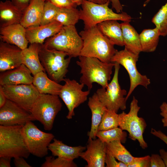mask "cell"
I'll return each mask as SVG.
<instances>
[{"instance_id":"6da1fadb","label":"cell","mask_w":167,"mask_h":167,"mask_svg":"<svg viewBox=\"0 0 167 167\" xmlns=\"http://www.w3.org/2000/svg\"><path fill=\"white\" fill-rule=\"evenodd\" d=\"M83 45L80 56L95 58L109 63L117 50L101 32L97 25L87 28L79 33Z\"/></svg>"},{"instance_id":"7a4b0ae2","label":"cell","mask_w":167,"mask_h":167,"mask_svg":"<svg viewBox=\"0 0 167 167\" xmlns=\"http://www.w3.org/2000/svg\"><path fill=\"white\" fill-rule=\"evenodd\" d=\"M76 64L80 68V83L86 85L90 91L96 83L106 88L111 78L115 63L103 62L95 58L79 56Z\"/></svg>"},{"instance_id":"3957f363","label":"cell","mask_w":167,"mask_h":167,"mask_svg":"<svg viewBox=\"0 0 167 167\" xmlns=\"http://www.w3.org/2000/svg\"><path fill=\"white\" fill-rule=\"evenodd\" d=\"M23 126H0V157L28 158L30 154L23 134Z\"/></svg>"},{"instance_id":"277c9868","label":"cell","mask_w":167,"mask_h":167,"mask_svg":"<svg viewBox=\"0 0 167 167\" xmlns=\"http://www.w3.org/2000/svg\"><path fill=\"white\" fill-rule=\"evenodd\" d=\"M110 0L104 4L96 3L85 0L81 5L80 19L83 21L84 28L96 26L100 23L109 20H121L130 22L132 18L126 13H116L109 7Z\"/></svg>"},{"instance_id":"5b68a950","label":"cell","mask_w":167,"mask_h":167,"mask_svg":"<svg viewBox=\"0 0 167 167\" xmlns=\"http://www.w3.org/2000/svg\"><path fill=\"white\" fill-rule=\"evenodd\" d=\"M39 56L41 63L49 77L59 83L64 81L72 57L65 53L45 47L40 44Z\"/></svg>"},{"instance_id":"8992f818","label":"cell","mask_w":167,"mask_h":167,"mask_svg":"<svg viewBox=\"0 0 167 167\" xmlns=\"http://www.w3.org/2000/svg\"><path fill=\"white\" fill-rule=\"evenodd\" d=\"M48 49L66 53L69 56H80L83 41L75 25L63 26L54 36L47 38L43 44Z\"/></svg>"},{"instance_id":"52a82bcc","label":"cell","mask_w":167,"mask_h":167,"mask_svg":"<svg viewBox=\"0 0 167 167\" xmlns=\"http://www.w3.org/2000/svg\"><path fill=\"white\" fill-rule=\"evenodd\" d=\"M59 97L57 95L40 94L31 109L30 113L42 124L45 130L52 129L55 119L61 109L62 105Z\"/></svg>"},{"instance_id":"ba28073f","label":"cell","mask_w":167,"mask_h":167,"mask_svg":"<svg viewBox=\"0 0 167 167\" xmlns=\"http://www.w3.org/2000/svg\"><path fill=\"white\" fill-rule=\"evenodd\" d=\"M140 109L138 100L133 96L128 113L123 111L118 114L119 126L123 131H128L129 138L133 141L137 140L141 148L145 149L148 145L143 139V134L147 124L143 118L138 116Z\"/></svg>"},{"instance_id":"9c48e42d","label":"cell","mask_w":167,"mask_h":167,"mask_svg":"<svg viewBox=\"0 0 167 167\" xmlns=\"http://www.w3.org/2000/svg\"><path fill=\"white\" fill-rule=\"evenodd\" d=\"M114 63V73L110 82L106 88H99L96 93L100 101L107 109L117 113L119 109L124 110L126 109L127 100L124 96L127 94L126 91L122 89L119 84L120 64Z\"/></svg>"},{"instance_id":"30bf717a","label":"cell","mask_w":167,"mask_h":167,"mask_svg":"<svg viewBox=\"0 0 167 167\" xmlns=\"http://www.w3.org/2000/svg\"><path fill=\"white\" fill-rule=\"evenodd\" d=\"M139 55L133 53L125 48L123 50L117 51L112 57L111 62H117L123 66L129 76L130 85L126 98L127 100L135 88L142 85L146 88L150 84V79L145 75L141 74L138 71L136 62Z\"/></svg>"},{"instance_id":"8fae6325","label":"cell","mask_w":167,"mask_h":167,"mask_svg":"<svg viewBox=\"0 0 167 167\" xmlns=\"http://www.w3.org/2000/svg\"><path fill=\"white\" fill-rule=\"evenodd\" d=\"M23 132L30 154L40 158L48 154V146L54 137L53 134L40 130L32 121L23 126Z\"/></svg>"},{"instance_id":"7c38bea8","label":"cell","mask_w":167,"mask_h":167,"mask_svg":"<svg viewBox=\"0 0 167 167\" xmlns=\"http://www.w3.org/2000/svg\"><path fill=\"white\" fill-rule=\"evenodd\" d=\"M58 96L66 106L68 113L66 118L71 119L75 115L74 109L87 99L90 91L82 90L84 85L74 79L65 78Z\"/></svg>"},{"instance_id":"4fadbf2b","label":"cell","mask_w":167,"mask_h":167,"mask_svg":"<svg viewBox=\"0 0 167 167\" xmlns=\"http://www.w3.org/2000/svg\"><path fill=\"white\" fill-rule=\"evenodd\" d=\"M7 99L30 113L40 93L32 84L2 86Z\"/></svg>"},{"instance_id":"5bb4252c","label":"cell","mask_w":167,"mask_h":167,"mask_svg":"<svg viewBox=\"0 0 167 167\" xmlns=\"http://www.w3.org/2000/svg\"><path fill=\"white\" fill-rule=\"evenodd\" d=\"M35 120V119L30 113L8 99L0 108V125L23 126L29 121Z\"/></svg>"},{"instance_id":"9a60e30c","label":"cell","mask_w":167,"mask_h":167,"mask_svg":"<svg viewBox=\"0 0 167 167\" xmlns=\"http://www.w3.org/2000/svg\"><path fill=\"white\" fill-rule=\"evenodd\" d=\"M107 150V143L99 139H88L86 150L80 157L87 163L86 167H104Z\"/></svg>"},{"instance_id":"2e32d148","label":"cell","mask_w":167,"mask_h":167,"mask_svg":"<svg viewBox=\"0 0 167 167\" xmlns=\"http://www.w3.org/2000/svg\"><path fill=\"white\" fill-rule=\"evenodd\" d=\"M63 26L60 23L54 20L45 25L30 27L26 28V38L30 44H42L47 38L58 33Z\"/></svg>"},{"instance_id":"e0dca14e","label":"cell","mask_w":167,"mask_h":167,"mask_svg":"<svg viewBox=\"0 0 167 167\" xmlns=\"http://www.w3.org/2000/svg\"><path fill=\"white\" fill-rule=\"evenodd\" d=\"M22 50L16 45L0 40V71L13 69L21 65Z\"/></svg>"},{"instance_id":"ac0fdd59","label":"cell","mask_w":167,"mask_h":167,"mask_svg":"<svg viewBox=\"0 0 167 167\" xmlns=\"http://www.w3.org/2000/svg\"><path fill=\"white\" fill-rule=\"evenodd\" d=\"M26 28L20 24L1 27L0 39L23 50L28 47V41L26 37Z\"/></svg>"},{"instance_id":"d6986e66","label":"cell","mask_w":167,"mask_h":167,"mask_svg":"<svg viewBox=\"0 0 167 167\" xmlns=\"http://www.w3.org/2000/svg\"><path fill=\"white\" fill-rule=\"evenodd\" d=\"M2 72L0 75V85L2 86L32 83L33 76L30 70L23 64L17 67Z\"/></svg>"},{"instance_id":"ffe728a7","label":"cell","mask_w":167,"mask_h":167,"mask_svg":"<svg viewBox=\"0 0 167 167\" xmlns=\"http://www.w3.org/2000/svg\"><path fill=\"white\" fill-rule=\"evenodd\" d=\"M45 0H31L23 11L20 24L25 28L40 25Z\"/></svg>"},{"instance_id":"44dd1931","label":"cell","mask_w":167,"mask_h":167,"mask_svg":"<svg viewBox=\"0 0 167 167\" xmlns=\"http://www.w3.org/2000/svg\"><path fill=\"white\" fill-rule=\"evenodd\" d=\"M23 12L11 1L0 2V27L20 24Z\"/></svg>"},{"instance_id":"7402d4cb","label":"cell","mask_w":167,"mask_h":167,"mask_svg":"<svg viewBox=\"0 0 167 167\" xmlns=\"http://www.w3.org/2000/svg\"><path fill=\"white\" fill-rule=\"evenodd\" d=\"M88 105L92 113L91 127L88 135L89 138L95 139L102 116L107 109L100 101L96 92L89 97Z\"/></svg>"},{"instance_id":"603a6c76","label":"cell","mask_w":167,"mask_h":167,"mask_svg":"<svg viewBox=\"0 0 167 167\" xmlns=\"http://www.w3.org/2000/svg\"><path fill=\"white\" fill-rule=\"evenodd\" d=\"M53 140V142L49 144L48 149L54 156L74 160L80 157L81 153L86 149V147L82 146L72 147L67 145L54 138Z\"/></svg>"},{"instance_id":"cb8c5ba5","label":"cell","mask_w":167,"mask_h":167,"mask_svg":"<svg viewBox=\"0 0 167 167\" xmlns=\"http://www.w3.org/2000/svg\"><path fill=\"white\" fill-rule=\"evenodd\" d=\"M39 44H30L28 47L22 50V63L31 71L33 76L37 73L45 70L42 65L39 56Z\"/></svg>"},{"instance_id":"d4e9b609","label":"cell","mask_w":167,"mask_h":167,"mask_svg":"<svg viewBox=\"0 0 167 167\" xmlns=\"http://www.w3.org/2000/svg\"><path fill=\"white\" fill-rule=\"evenodd\" d=\"M97 26L102 33L114 45L124 46L121 24L117 20L105 21Z\"/></svg>"},{"instance_id":"484cf974","label":"cell","mask_w":167,"mask_h":167,"mask_svg":"<svg viewBox=\"0 0 167 167\" xmlns=\"http://www.w3.org/2000/svg\"><path fill=\"white\" fill-rule=\"evenodd\" d=\"M32 84L40 94L59 95L62 85L50 79L44 71L33 76Z\"/></svg>"},{"instance_id":"4316f807","label":"cell","mask_w":167,"mask_h":167,"mask_svg":"<svg viewBox=\"0 0 167 167\" xmlns=\"http://www.w3.org/2000/svg\"><path fill=\"white\" fill-rule=\"evenodd\" d=\"M129 23H121L124 46L129 51L139 55L142 52L139 34Z\"/></svg>"},{"instance_id":"83f0119b","label":"cell","mask_w":167,"mask_h":167,"mask_svg":"<svg viewBox=\"0 0 167 167\" xmlns=\"http://www.w3.org/2000/svg\"><path fill=\"white\" fill-rule=\"evenodd\" d=\"M161 35L156 27L144 29L139 34L142 52L154 51L157 46Z\"/></svg>"},{"instance_id":"f1b7e54d","label":"cell","mask_w":167,"mask_h":167,"mask_svg":"<svg viewBox=\"0 0 167 167\" xmlns=\"http://www.w3.org/2000/svg\"><path fill=\"white\" fill-rule=\"evenodd\" d=\"M122 143L120 140H116L107 143V150L118 161L127 165L133 161L135 157Z\"/></svg>"},{"instance_id":"f546056e","label":"cell","mask_w":167,"mask_h":167,"mask_svg":"<svg viewBox=\"0 0 167 167\" xmlns=\"http://www.w3.org/2000/svg\"><path fill=\"white\" fill-rule=\"evenodd\" d=\"M80 19V11L76 8H60L56 20L63 26L75 25Z\"/></svg>"},{"instance_id":"4dcf8cb0","label":"cell","mask_w":167,"mask_h":167,"mask_svg":"<svg viewBox=\"0 0 167 167\" xmlns=\"http://www.w3.org/2000/svg\"><path fill=\"white\" fill-rule=\"evenodd\" d=\"M127 134L120 127L105 131H98L96 136L101 141L106 143L113 141L118 140L122 143H125L126 140Z\"/></svg>"},{"instance_id":"1f68e13d","label":"cell","mask_w":167,"mask_h":167,"mask_svg":"<svg viewBox=\"0 0 167 167\" xmlns=\"http://www.w3.org/2000/svg\"><path fill=\"white\" fill-rule=\"evenodd\" d=\"M152 22L159 30L161 36L167 35V2L154 15Z\"/></svg>"},{"instance_id":"d6a6232c","label":"cell","mask_w":167,"mask_h":167,"mask_svg":"<svg viewBox=\"0 0 167 167\" xmlns=\"http://www.w3.org/2000/svg\"><path fill=\"white\" fill-rule=\"evenodd\" d=\"M119 126L118 114L112 110L106 109L104 112L98 128V131H105Z\"/></svg>"},{"instance_id":"836d02e7","label":"cell","mask_w":167,"mask_h":167,"mask_svg":"<svg viewBox=\"0 0 167 167\" xmlns=\"http://www.w3.org/2000/svg\"><path fill=\"white\" fill-rule=\"evenodd\" d=\"M41 167H76L77 165L73 160L58 157L55 158L52 156H47Z\"/></svg>"},{"instance_id":"e575fe53","label":"cell","mask_w":167,"mask_h":167,"mask_svg":"<svg viewBox=\"0 0 167 167\" xmlns=\"http://www.w3.org/2000/svg\"><path fill=\"white\" fill-rule=\"evenodd\" d=\"M59 9L50 2L45 1L40 25H45L54 20Z\"/></svg>"},{"instance_id":"d590c367","label":"cell","mask_w":167,"mask_h":167,"mask_svg":"<svg viewBox=\"0 0 167 167\" xmlns=\"http://www.w3.org/2000/svg\"><path fill=\"white\" fill-rule=\"evenodd\" d=\"M150 159L149 155L141 157H135L133 161L127 165V167H149Z\"/></svg>"},{"instance_id":"8d00e7d4","label":"cell","mask_w":167,"mask_h":167,"mask_svg":"<svg viewBox=\"0 0 167 167\" xmlns=\"http://www.w3.org/2000/svg\"><path fill=\"white\" fill-rule=\"evenodd\" d=\"M107 150L105 158V163L106 167H127V165L119 161H117Z\"/></svg>"},{"instance_id":"74e56055","label":"cell","mask_w":167,"mask_h":167,"mask_svg":"<svg viewBox=\"0 0 167 167\" xmlns=\"http://www.w3.org/2000/svg\"><path fill=\"white\" fill-rule=\"evenodd\" d=\"M60 8H76L77 5L71 0H45Z\"/></svg>"},{"instance_id":"f35d334b","label":"cell","mask_w":167,"mask_h":167,"mask_svg":"<svg viewBox=\"0 0 167 167\" xmlns=\"http://www.w3.org/2000/svg\"><path fill=\"white\" fill-rule=\"evenodd\" d=\"M150 167H165L164 161L160 155L154 154L150 156Z\"/></svg>"},{"instance_id":"ab89813d","label":"cell","mask_w":167,"mask_h":167,"mask_svg":"<svg viewBox=\"0 0 167 167\" xmlns=\"http://www.w3.org/2000/svg\"><path fill=\"white\" fill-rule=\"evenodd\" d=\"M161 112L160 114L163 117L161 122L163 126L167 127V103L164 102L161 104L160 107Z\"/></svg>"},{"instance_id":"60d3db41","label":"cell","mask_w":167,"mask_h":167,"mask_svg":"<svg viewBox=\"0 0 167 167\" xmlns=\"http://www.w3.org/2000/svg\"><path fill=\"white\" fill-rule=\"evenodd\" d=\"M14 162L16 167H31L22 157H18L14 158Z\"/></svg>"},{"instance_id":"b9f144b4","label":"cell","mask_w":167,"mask_h":167,"mask_svg":"<svg viewBox=\"0 0 167 167\" xmlns=\"http://www.w3.org/2000/svg\"><path fill=\"white\" fill-rule=\"evenodd\" d=\"M31 0H11L13 4L22 11L25 9Z\"/></svg>"},{"instance_id":"7bdbcfd3","label":"cell","mask_w":167,"mask_h":167,"mask_svg":"<svg viewBox=\"0 0 167 167\" xmlns=\"http://www.w3.org/2000/svg\"><path fill=\"white\" fill-rule=\"evenodd\" d=\"M151 133L154 136L159 138L167 145V135L161 131H157L153 128H152Z\"/></svg>"},{"instance_id":"ee69618b","label":"cell","mask_w":167,"mask_h":167,"mask_svg":"<svg viewBox=\"0 0 167 167\" xmlns=\"http://www.w3.org/2000/svg\"><path fill=\"white\" fill-rule=\"evenodd\" d=\"M111 2L112 8L114 9L117 13L122 12L123 7L119 0H110Z\"/></svg>"},{"instance_id":"f6af8a7d","label":"cell","mask_w":167,"mask_h":167,"mask_svg":"<svg viewBox=\"0 0 167 167\" xmlns=\"http://www.w3.org/2000/svg\"><path fill=\"white\" fill-rule=\"evenodd\" d=\"M11 158L8 157H0V167H11Z\"/></svg>"},{"instance_id":"bcb514c9","label":"cell","mask_w":167,"mask_h":167,"mask_svg":"<svg viewBox=\"0 0 167 167\" xmlns=\"http://www.w3.org/2000/svg\"><path fill=\"white\" fill-rule=\"evenodd\" d=\"M7 98L3 91L2 86L0 85V108L6 103Z\"/></svg>"},{"instance_id":"7dc6e473","label":"cell","mask_w":167,"mask_h":167,"mask_svg":"<svg viewBox=\"0 0 167 167\" xmlns=\"http://www.w3.org/2000/svg\"><path fill=\"white\" fill-rule=\"evenodd\" d=\"M159 152L160 155L164 161L165 167H167V151L162 149L160 150Z\"/></svg>"},{"instance_id":"c3c4849f","label":"cell","mask_w":167,"mask_h":167,"mask_svg":"<svg viewBox=\"0 0 167 167\" xmlns=\"http://www.w3.org/2000/svg\"><path fill=\"white\" fill-rule=\"evenodd\" d=\"M88 1L99 4H104L106 2L109 0H88Z\"/></svg>"},{"instance_id":"681fc988","label":"cell","mask_w":167,"mask_h":167,"mask_svg":"<svg viewBox=\"0 0 167 167\" xmlns=\"http://www.w3.org/2000/svg\"><path fill=\"white\" fill-rule=\"evenodd\" d=\"M74 2L76 4L77 6L82 5L85 0H71Z\"/></svg>"},{"instance_id":"f907efd6","label":"cell","mask_w":167,"mask_h":167,"mask_svg":"<svg viewBox=\"0 0 167 167\" xmlns=\"http://www.w3.org/2000/svg\"><path fill=\"white\" fill-rule=\"evenodd\" d=\"M151 0H147L146 2L147 3H148Z\"/></svg>"}]
</instances>
